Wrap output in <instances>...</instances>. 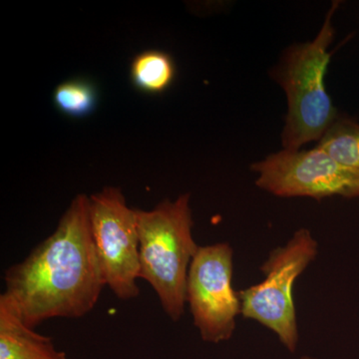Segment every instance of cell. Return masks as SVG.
<instances>
[{
  "instance_id": "cell-9",
  "label": "cell",
  "mask_w": 359,
  "mask_h": 359,
  "mask_svg": "<svg viewBox=\"0 0 359 359\" xmlns=\"http://www.w3.org/2000/svg\"><path fill=\"white\" fill-rule=\"evenodd\" d=\"M176 67L166 52L148 50L134 58L131 79L135 86L146 93H162L174 81Z\"/></svg>"
},
{
  "instance_id": "cell-4",
  "label": "cell",
  "mask_w": 359,
  "mask_h": 359,
  "mask_svg": "<svg viewBox=\"0 0 359 359\" xmlns=\"http://www.w3.org/2000/svg\"><path fill=\"white\" fill-rule=\"evenodd\" d=\"M318 254V243L308 229L295 231L285 245L269 252L259 271L263 282L238 292L242 316L269 328L294 353L299 344L294 287Z\"/></svg>"
},
{
  "instance_id": "cell-12",
  "label": "cell",
  "mask_w": 359,
  "mask_h": 359,
  "mask_svg": "<svg viewBox=\"0 0 359 359\" xmlns=\"http://www.w3.org/2000/svg\"><path fill=\"white\" fill-rule=\"evenodd\" d=\"M301 359H318V358H313V356L304 355V356H302Z\"/></svg>"
},
{
  "instance_id": "cell-8",
  "label": "cell",
  "mask_w": 359,
  "mask_h": 359,
  "mask_svg": "<svg viewBox=\"0 0 359 359\" xmlns=\"http://www.w3.org/2000/svg\"><path fill=\"white\" fill-rule=\"evenodd\" d=\"M0 359H69L50 337L27 327L6 295H0Z\"/></svg>"
},
{
  "instance_id": "cell-6",
  "label": "cell",
  "mask_w": 359,
  "mask_h": 359,
  "mask_svg": "<svg viewBox=\"0 0 359 359\" xmlns=\"http://www.w3.org/2000/svg\"><path fill=\"white\" fill-rule=\"evenodd\" d=\"M256 185L276 197L359 198V170L340 164L325 150H283L250 166Z\"/></svg>"
},
{
  "instance_id": "cell-1",
  "label": "cell",
  "mask_w": 359,
  "mask_h": 359,
  "mask_svg": "<svg viewBox=\"0 0 359 359\" xmlns=\"http://www.w3.org/2000/svg\"><path fill=\"white\" fill-rule=\"evenodd\" d=\"M6 295L27 327L50 318H79L106 287L90 223V200L73 199L56 230L4 273Z\"/></svg>"
},
{
  "instance_id": "cell-7",
  "label": "cell",
  "mask_w": 359,
  "mask_h": 359,
  "mask_svg": "<svg viewBox=\"0 0 359 359\" xmlns=\"http://www.w3.org/2000/svg\"><path fill=\"white\" fill-rule=\"evenodd\" d=\"M233 248L228 243L199 247L187 280L186 304L201 339L209 344L230 340L242 314L233 289Z\"/></svg>"
},
{
  "instance_id": "cell-3",
  "label": "cell",
  "mask_w": 359,
  "mask_h": 359,
  "mask_svg": "<svg viewBox=\"0 0 359 359\" xmlns=\"http://www.w3.org/2000/svg\"><path fill=\"white\" fill-rule=\"evenodd\" d=\"M339 6V1L332 4L313 41L285 51L273 73L289 107L282 136L285 150H301L309 142L320 141L339 117L325 82L332 56L328 48L335 34L332 18Z\"/></svg>"
},
{
  "instance_id": "cell-5",
  "label": "cell",
  "mask_w": 359,
  "mask_h": 359,
  "mask_svg": "<svg viewBox=\"0 0 359 359\" xmlns=\"http://www.w3.org/2000/svg\"><path fill=\"white\" fill-rule=\"evenodd\" d=\"M89 200L92 237L106 285L118 299H133L140 294L137 210L128 207L121 190L114 187Z\"/></svg>"
},
{
  "instance_id": "cell-10",
  "label": "cell",
  "mask_w": 359,
  "mask_h": 359,
  "mask_svg": "<svg viewBox=\"0 0 359 359\" xmlns=\"http://www.w3.org/2000/svg\"><path fill=\"white\" fill-rule=\"evenodd\" d=\"M318 146L340 164L359 170V124L351 118L339 116Z\"/></svg>"
},
{
  "instance_id": "cell-11",
  "label": "cell",
  "mask_w": 359,
  "mask_h": 359,
  "mask_svg": "<svg viewBox=\"0 0 359 359\" xmlns=\"http://www.w3.org/2000/svg\"><path fill=\"white\" fill-rule=\"evenodd\" d=\"M53 101L63 114L70 117H85L95 109L96 88L86 80H69L56 87Z\"/></svg>"
},
{
  "instance_id": "cell-2",
  "label": "cell",
  "mask_w": 359,
  "mask_h": 359,
  "mask_svg": "<svg viewBox=\"0 0 359 359\" xmlns=\"http://www.w3.org/2000/svg\"><path fill=\"white\" fill-rule=\"evenodd\" d=\"M140 278L150 283L173 321L185 311L189 269L200 245L193 238L190 195L137 210Z\"/></svg>"
}]
</instances>
